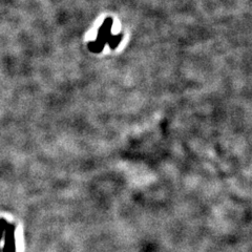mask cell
Returning a JSON list of instances; mask_svg holds the SVG:
<instances>
[{
	"label": "cell",
	"instance_id": "1",
	"mask_svg": "<svg viewBox=\"0 0 252 252\" xmlns=\"http://www.w3.org/2000/svg\"><path fill=\"white\" fill-rule=\"evenodd\" d=\"M113 18L107 17L104 22L102 23L98 31V36L94 41H90L88 44L89 50L93 53H100L103 51L104 46L109 41L110 37H112V28H113Z\"/></svg>",
	"mask_w": 252,
	"mask_h": 252
},
{
	"label": "cell",
	"instance_id": "2",
	"mask_svg": "<svg viewBox=\"0 0 252 252\" xmlns=\"http://www.w3.org/2000/svg\"><path fill=\"white\" fill-rule=\"evenodd\" d=\"M15 227L12 224H7L4 230V246L2 252H15Z\"/></svg>",
	"mask_w": 252,
	"mask_h": 252
},
{
	"label": "cell",
	"instance_id": "3",
	"mask_svg": "<svg viewBox=\"0 0 252 252\" xmlns=\"http://www.w3.org/2000/svg\"><path fill=\"white\" fill-rule=\"evenodd\" d=\"M122 38H123V34H119V35H112L110 37L109 41L107 42V44L109 45V47L112 50H116L118 45L120 44V42L122 41Z\"/></svg>",
	"mask_w": 252,
	"mask_h": 252
},
{
	"label": "cell",
	"instance_id": "4",
	"mask_svg": "<svg viewBox=\"0 0 252 252\" xmlns=\"http://www.w3.org/2000/svg\"><path fill=\"white\" fill-rule=\"evenodd\" d=\"M6 225H7L6 220L4 219H0V241H1L2 238H3ZM0 252H1V250H0Z\"/></svg>",
	"mask_w": 252,
	"mask_h": 252
}]
</instances>
